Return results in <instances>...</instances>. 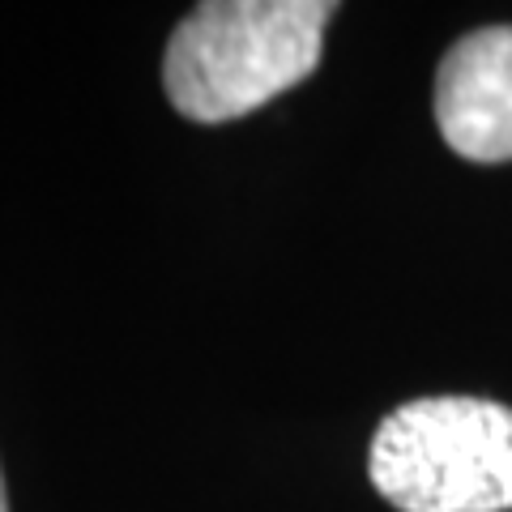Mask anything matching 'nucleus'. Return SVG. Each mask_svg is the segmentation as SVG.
I'll return each mask as SVG.
<instances>
[{
	"instance_id": "1",
	"label": "nucleus",
	"mask_w": 512,
	"mask_h": 512,
	"mask_svg": "<svg viewBox=\"0 0 512 512\" xmlns=\"http://www.w3.org/2000/svg\"><path fill=\"white\" fill-rule=\"evenodd\" d=\"M329 0H210L175 26L163 86L197 124L239 120L316 73Z\"/></svg>"
},
{
	"instance_id": "2",
	"label": "nucleus",
	"mask_w": 512,
	"mask_h": 512,
	"mask_svg": "<svg viewBox=\"0 0 512 512\" xmlns=\"http://www.w3.org/2000/svg\"><path fill=\"white\" fill-rule=\"evenodd\" d=\"M372 487L402 512H508L512 406L491 397H419L376 427Z\"/></svg>"
},
{
	"instance_id": "3",
	"label": "nucleus",
	"mask_w": 512,
	"mask_h": 512,
	"mask_svg": "<svg viewBox=\"0 0 512 512\" xmlns=\"http://www.w3.org/2000/svg\"><path fill=\"white\" fill-rule=\"evenodd\" d=\"M436 124L470 163H512V26H483L448 47L436 73Z\"/></svg>"
},
{
	"instance_id": "4",
	"label": "nucleus",
	"mask_w": 512,
	"mask_h": 512,
	"mask_svg": "<svg viewBox=\"0 0 512 512\" xmlns=\"http://www.w3.org/2000/svg\"><path fill=\"white\" fill-rule=\"evenodd\" d=\"M0 512H9V495H5V474H0Z\"/></svg>"
}]
</instances>
